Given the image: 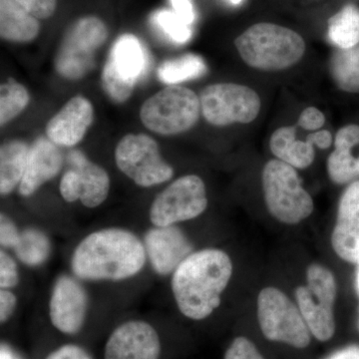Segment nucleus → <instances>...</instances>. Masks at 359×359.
<instances>
[{"label": "nucleus", "mask_w": 359, "mask_h": 359, "mask_svg": "<svg viewBox=\"0 0 359 359\" xmlns=\"http://www.w3.org/2000/svg\"><path fill=\"white\" fill-rule=\"evenodd\" d=\"M143 241L133 231L106 228L77 245L71 257L73 275L90 282H122L140 273L147 264Z\"/></svg>", "instance_id": "f257e3e1"}, {"label": "nucleus", "mask_w": 359, "mask_h": 359, "mask_svg": "<svg viewBox=\"0 0 359 359\" xmlns=\"http://www.w3.org/2000/svg\"><path fill=\"white\" fill-rule=\"evenodd\" d=\"M231 276L233 262L223 250L192 252L172 275V292L180 313L192 320L209 318L221 304Z\"/></svg>", "instance_id": "f03ea898"}, {"label": "nucleus", "mask_w": 359, "mask_h": 359, "mask_svg": "<svg viewBox=\"0 0 359 359\" xmlns=\"http://www.w3.org/2000/svg\"><path fill=\"white\" fill-rule=\"evenodd\" d=\"M245 65L255 69L280 71L292 67L304 57L306 42L299 34L273 23H257L235 40Z\"/></svg>", "instance_id": "7ed1b4c3"}, {"label": "nucleus", "mask_w": 359, "mask_h": 359, "mask_svg": "<svg viewBox=\"0 0 359 359\" xmlns=\"http://www.w3.org/2000/svg\"><path fill=\"white\" fill-rule=\"evenodd\" d=\"M262 180L266 208L280 223L297 224L313 214V198L302 187L295 168L278 159L269 161Z\"/></svg>", "instance_id": "20e7f679"}, {"label": "nucleus", "mask_w": 359, "mask_h": 359, "mask_svg": "<svg viewBox=\"0 0 359 359\" xmlns=\"http://www.w3.org/2000/svg\"><path fill=\"white\" fill-rule=\"evenodd\" d=\"M201 112L200 97L193 90L171 85L144 102L140 119L150 131L170 136L192 129Z\"/></svg>", "instance_id": "39448f33"}, {"label": "nucleus", "mask_w": 359, "mask_h": 359, "mask_svg": "<svg viewBox=\"0 0 359 359\" xmlns=\"http://www.w3.org/2000/svg\"><path fill=\"white\" fill-rule=\"evenodd\" d=\"M337 294L335 276L320 264L306 269V283L295 290L297 306L311 330L320 341H327L335 332L334 306Z\"/></svg>", "instance_id": "423d86ee"}, {"label": "nucleus", "mask_w": 359, "mask_h": 359, "mask_svg": "<svg viewBox=\"0 0 359 359\" xmlns=\"http://www.w3.org/2000/svg\"><path fill=\"white\" fill-rule=\"evenodd\" d=\"M108 37L107 26L96 16H85L66 30L55 57L58 74L79 80L95 66L96 52Z\"/></svg>", "instance_id": "0eeeda50"}, {"label": "nucleus", "mask_w": 359, "mask_h": 359, "mask_svg": "<svg viewBox=\"0 0 359 359\" xmlns=\"http://www.w3.org/2000/svg\"><path fill=\"white\" fill-rule=\"evenodd\" d=\"M257 320L266 339L299 349L311 344V332L299 306L276 287H264L259 292Z\"/></svg>", "instance_id": "6e6552de"}, {"label": "nucleus", "mask_w": 359, "mask_h": 359, "mask_svg": "<svg viewBox=\"0 0 359 359\" xmlns=\"http://www.w3.org/2000/svg\"><path fill=\"white\" fill-rule=\"evenodd\" d=\"M118 169L137 186L151 188L170 181L174 170L161 156L157 142L146 134L123 137L115 150Z\"/></svg>", "instance_id": "1a4fd4ad"}, {"label": "nucleus", "mask_w": 359, "mask_h": 359, "mask_svg": "<svg viewBox=\"0 0 359 359\" xmlns=\"http://www.w3.org/2000/svg\"><path fill=\"white\" fill-rule=\"evenodd\" d=\"M204 181L197 175L175 180L153 201L149 219L155 226H175L200 217L207 210Z\"/></svg>", "instance_id": "9d476101"}, {"label": "nucleus", "mask_w": 359, "mask_h": 359, "mask_svg": "<svg viewBox=\"0 0 359 359\" xmlns=\"http://www.w3.org/2000/svg\"><path fill=\"white\" fill-rule=\"evenodd\" d=\"M201 110L214 126L249 124L261 111V98L254 89L236 83L209 85L200 95Z\"/></svg>", "instance_id": "9b49d317"}, {"label": "nucleus", "mask_w": 359, "mask_h": 359, "mask_svg": "<svg viewBox=\"0 0 359 359\" xmlns=\"http://www.w3.org/2000/svg\"><path fill=\"white\" fill-rule=\"evenodd\" d=\"M69 169L60 180L61 197L68 203L79 201L90 209L99 207L109 195V175L102 167L91 162L80 150L67 155Z\"/></svg>", "instance_id": "f8f14e48"}, {"label": "nucleus", "mask_w": 359, "mask_h": 359, "mask_svg": "<svg viewBox=\"0 0 359 359\" xmlns=\"http://www.w3.org/2000/svg\"><path fill=\"white\" fill-rule=\"evenodd\" d=\"M89 297L79 278L61 275L49 297V320L59 334L75 337L83 330L88 314Z\"/></svg>", "instance_id": "ddd939ff"}, {"label": "nucleus", "mask_w": 359, "mask_h": 359, "mask_svg": "<svg viewBox=\"0 0 359 359\" xmlns=\"http://www.w3.org/2000/svg\"><path fill=\"white\" fill-rule=\"evenodd\" d=\"M162 339L157 328L144 320L123 321L110 332L103 359H161Z\"/></svg>", "instance_id": "4468645a"}, {"label": "nucleus", "mask_w": 359, "mask_h": 359, "mask_svg": "<svg viewBox=\"0 0 359 359\" xmlns=\"http://www.w3.org/2000/svg\"><path fill=\"white\" fill-rule=\"evenodd\" d=\"M143 243L153 271L163 276L173 275L194 252L192 243L177 224L153 226L146 233Z\"/></svg>", "instance_id": "2eb2a0df"}, {"label": "nucleus", "mask_w": 359, "mask_h": 359, "mask_svg": "<svg viewBox=\"0 0 359 359\" xmlns=\"http://www.w3.org/2000/svg\"><path fill=\"white\" fill-rule=\"evenodd\" d=\"M332 245L340 259L359 264V181L353 182L340 197Z\"/></svg>", "instance_id": "dca6fc26"}, {"label": "nucleus", "mask_w": 359, "mask_h": 359, "mask_svg": "<svg viewBox=\"0 0 359 359\" xmlns=\"http://www.w3.org/2000/svg\"><path fill=\"white\" fill-rule=\"evenodd\" d=\"M93 117V106L88 99L73 97L47 123V138L56 145L73 147L84 138Z\"/></svg>", "instance_id": "f3484780"}, {"label": "nucleus", "mask_w": 359, "mask_h": 359, "mask_svg": "<svg viewBox=\"0 0 359 359\" xmlns=\"http://www.w3.org/2000/svg\"><path fill=\"white\" fill-rule=\"evenodd\" d=\"M62 166L63 156L58 145L49 138L39 137L29 148L25 176L18 187L20 195H34L44 184L57 176Z\"/></svg>", "instance_id": "a211bd4d"}, {"label": "nucleus", "mask_w": 359, "mask_h": 359, "mask_svg": "<svg viewBox=\"0 0 359 359\" xmlns=\"http://www.w3.org/2000/svg\"><path fill=\"white\" fill-rule=\"evenodd\" d=\"M330 179L337 185L351 183L359 177V126L346 125L335 136L334 151L327 160Z\"/></svg>", "instance_id": "6ab92c4d"}, {"label": "nucleus", "mask_w": 359, "mask_h": 359, "mask_svg": "<svg viewBox=\"0 0 359 359\" xmlns=\"http://www.w3.org/2000/svg\"><path fill=\"white\" fill-rule=\"evenodd\" d=\"M39 21L14 0H0L1 39L18 43L32 41L39 36Z\"/></svg>", "instance_id": "aec40b11"}, {"label": "nucleus", "mask_w": 359, "mask_h": 359, "mask_svg": "<svg viewBox=\"0 0 359 359\" xmlns=\"http://www.w3.org/2000/svg\"><path fill=\"white\" fill-rule=\"evenodd\" d=\"M271 153L278 160L295 169H306L316 158L314 145L306 137V141L297 140L295 127H280L269 139Z\"/></svg>", "instance_id": "412c9836"}, {"label": "nucleus", "mask_w": 359, "mask_h": 359, "mask_svg": "<svg viewBox=\"0 0 359 359\" xmlns=\"http://www.w3.org/2000/svg\"><path fill=\"white\" fill-rule=\"evenodd\" d=\"M117 72L129 81L137 82L147 68V55L140 40L132 34H124L116 40L109 57Z\"/></svg>", "instance_id": "4be33fe9"}, {"label": "nucleus", "mask_w": 359, "mask_h": 359, "mask_svg": "<svg viewBox=\"0 0 359 359\" xmlns=\"http://www.w3.org/2000/svg\"><path fill=\"white\" fill-rule=\"evenodd\" d=\"M29 147L21 140L7 141L0 148V194L7 196L20 187L27 165Z\"/></svg>", "instance_id": "5701e85b"}, {"label": "nucleus", "mask_w": 359, "mask_h": 359, "mask_svg": "<svg viewBox=\"0 0 359 359\" xmlns=\"http://www.w3.org/2000/svg\"><path fill=\"white\" fill-rule=\"evenodd\" d=\"M330 71L340 90L359 94V44L351 48H337L330 58Z\"/></svg>", "instance_id": "b1692460"}, {"label": "nucleus", "mask_w": 359, "mask_h": 359, "mask_svg": "<svg viewBox=\"0 0 359 359\" xmlns=\"http://www.w3.org/2000/svg\"><path fill=\"white\" fill-rule=\"evenodd\" d=\"M328 39L337 48L359 44V8L347 4L328 20Z\"/></svg>", "instance_id": "393cba45"}, {"label": "nucleus", "mask_w": 359, "mask_h": 359, "mask_svg": "<svg viewBox=\"0 0 359 359\" xmlns=\"http://www.w3.org/2000/svg\"><path fill=\"white\" fill-rule=\"evenodd\" d=\"M51 242L39 229L27 228L21 231L20 242L14 248L16 257L27 266H41L51 255Z\"/></svg>", "instance_id": "a878e982"}, {"label": "nucleus", "mask_w": 359, "mask_h": 359, "mask_svg": "<svg viewBox=\"0 0 359 359\" xmlns=\"http://www.w3.org/2000/svg\"><path fill=\"white\" fill-rule=\"evenodd\" d=\"M205 71L207 67L202 57L195 54H187L163 63L158 69V76L164 83L175 85L203 76Z\"/></svg>", "instance_id": "bb28decb"}, {"label": "nucleus", "mask_w": 359, "mask_h": 359, "mask_svg": "<svg viewBox=\"0 0 359 359\" xmlns=\"http://www.w3.org/2000/svg\"><path fill=\"white\" fill-rule=\"evenodd\" d=\"M29 103V94L22 84L11 79L0 88V124L11 122L25 109Z\"/></svg>", "instance_id": "cd10ccee"}, {"label": "nucleus", "mask_w": 359, "mask_h": 359, "mask_svg": "<svg viewBox=\"0 0 359 359\" xmlns=\"http://www.w3.org/2000/svg\"><path fill=\"white\" fill-rule=\"evenodd\" d=\"M101 84L106 95L109 97L113 102L118 104L124 103L128 100L136 85L134 82L122 77L115 69L109 58L103 68Z\"/></svg>", "instance_id": "c85d7f7f"}, {"label": "nucleus", "mask_w": 359, "mask_h": 359, "mask_svg": "<svg viewBox=\"0 0 359 359\" xmlns=\"http://www.w3.org/2000/svg\"><path fill=\"white\" fill-rule=\"evenodd\" d=\"M154 20L160 29L177 43H186L192 36L190 25L172 11H161L155 14Z\"/></svg>", "instance_id": "c756f323"}, {"label": "nucleus", "mask_w": 359, "mask_h": 359, "mask_svg": "<svg viewBox=\"0 0 359 359\" xmlns=\"http://www.w3.org/2000/svg\"><path fill=\"white\" fill-rule=\"evenodd\" d=\"M20 282V269L15 259L6 250H0V287L13 290Z\"/></svg>", "instance_id": "7c9ffc66"}, {"label": "nucleus", "mask_w": 359, "mask_h": 359, "mask_svg": "<svg viewBox=\"0 0 359 359\" xmlns=\"http://www.w3.org/2000/svg\"><path fill=\"white\" fill-rule=\"evenodd\" d=\"M224 359H264L256 346L247 337H238L226 349Z\"/></svg>", "instance_id": "2f4dec72"}, {"label": "nucleus", "mask_w": 359, "mask_h": 359, "mask_svg": "<svg viewBox=\"0 0 359 359\" xmlns=\"http://www.w3.org/2000/svg\"><path fill=\"white\" fill-rule=\"evenodd\" d=\"M43 359H94V358L84 346L68 342L51 349Z\"/></svg>", "instance_id": "473e14b6"}, {"label": "nucleus", "mask_w": 359, "mask_h": 359, "mask_svg": "<svg viewBox=\"0 0 359 359\" xmlns=\"http://www.w3.org/2000/svg\"><path fill=\"white\" fill-rule=\"evenodd\" d=\"M37 20H47L56 11L57 0H14Z\"/></svg>", "instance_id": "72a5a7b5"}, {"label": "nucleus", "mask_w": 359, "mask_h": 359, "mask_svg": "<svg viewBox=\"0 0 359 359\" xmlns=\"http://www.w3.org/2000/svg\"><path fill=\"white\" fill-rule=\"evenodd\" d=\"M21 231L6 215L0 216V245L4 249L14 250L20 242Z\"/></svg>", "instance_id": "f704fd0d"}, {"label": "nucleus", "mask_w": 359, "mask_h": 359, "mask_svg": "<svg viewBox=\"0 0 359 359\" xmlns=\"http://www.w3.org/2000/svg\"><path fill=\"white\" fill-rule=\"evenodd\" d=\"M325 115L316 107L306 108L299 116V126L304 130H309V131L320 130L325 125Z\"/></svg>", "instance_id": "c9c22d12"}, {"label": "nucleus", "mask_w": 359, "mask_h": 359, "mask_svg": "<svg viewBox=\"0 0 359 359\" xmlns=\"http://www.w3.org/2000/svg\"><path fill=\"white\" fill-rule=\"evenodd\" d=\"M18 306V297L11 290H0V323L6 325L13 318Z\"/></svg>", "instance_id": "e433bc0d"}, {"label": "nucleus", "mask_w": 359, "mask_h": 359, "mask_svg": "<svg viewBox=\"0 0 359 359\" xmlns=\"http://www.w3.org/2000/svg\"><path fill=\"white\" fill-rule=\"evenodd\" d=\"M174 13L179 15L188 25H192L195 21V11L191 0H171Z\"/></svg>", "instance_id": "4c0bfd02"}, {"label": "nucleus", "mask_w": 359, "mask_h": 359, "mask_svg": "<svg viewBox=\"0 0 359 359\" xmlns=\"http://www.w3.org/2000/svg\"><path fill=\"white\" fill-rule=\"evenodd\" d=\"M308 138L314 146L320 149H328L332 146V133L327 130H320V131L316 132L309 135Z\"/></svg>", "instance_id": "58836bf2"}, {"label": "nucleus", "mask_w": 359, "mask_h": 359, "mask_svg": "<svg viewBox=\"0 0 359 359\" xmlns=\"http://www.w3.org/2000/svg\"><path fill=\"white\" fill-rule=\"evenodd\" d=\"M325 359H359V346L353 344L344 347Z\"/></svg>", "instance_id": "ea45409f"}, {"label": "nucleus", "mask_w": 359, "mask_h": 359, "mask_svg": "<svg viewBox=\"0 0 359 359\" xmlns=\"http://www.w3.org/2000/svg\"><path fill=\"white\" fill-rule=\"evenodd\" d=\"M18 353L7 344L2 342L0 346V359H16Z\"/></svg>", "instance_id": "a19ab883"}, {"label": "nucleus", "mask_w": 359, "mask_h": 359, "mask_svg": "<svg viewBox=\"0 0 359 359\" xmlns=\"http://www.w3.org/2000/svg\"><path fill=\"white\" fill-rule=\"evenodd\" d=\"M229 1H230L231 4H233V6H238V4H242L243 0H229Z\"/></svg>", "instance_id": "79ce46f5"}, {"label": "nucleus", "mask_w": 359, "mask_h": 359, "mask_svg": "<svg viewBox=\"0 0 359 359\" xmlns=\"http://www.w3.org/2000/svg\"><path fill=\"white\" fill-rule=\"evenodd\" d=\"M358 285H359V273H358Z\"/></svg>", "instance_id": "37998d69"}]
</instances>
